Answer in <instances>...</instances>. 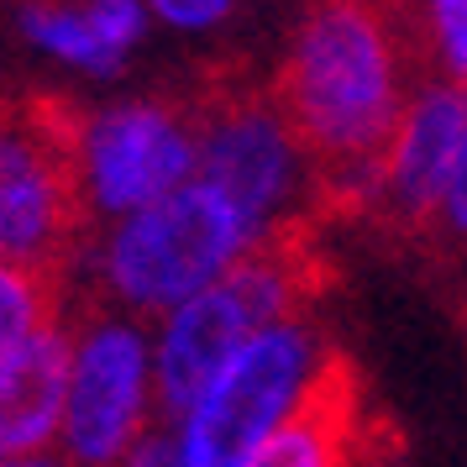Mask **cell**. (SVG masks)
Instances as JSON below:
<instances>
[{
	"label": "cell",
	"mask_w": 467,
	"mask_h": 467,
	"mask_svg": "<svg viewBox=\"0 0 467 467\" xmlns=\"http://www.w3.org/2000/svg\"><path fill=\"white\" fill-rule=\"evenodd\" d=\"M446 242H462L467 247V127H462V148H457V163H451V179H446L441 211H436V226Z\"/></svg>",
	"instance_id": "15"
},
{
	"label": "cell",
	"mask_w": 467,
	"mask_h": 467,
	"mask_svg": "<svg viewBox=\"0 0 467 467\" xmlns=\"http://www.w3.org/2000/svg\"><path fill=\"white\" fill-rule=\"evenodd\" d=\"M16 32L37 58L68 74H85V79H116L127 68V58L106 43L85 0H22Z\"/></svg>",
	"instance_id": "11"
},
{
	"label": "cell",
	"mask_w": 467,
	"mask_h": 467,
	"mask_svg": "<svg viewBox=\"0 0 467 467\" xmlns=\"http://www.w3.org/2000/svg\"><path fill=\"white\" fill-rule=\"evenodd\" d=\"M278 106L320 173L352 184L410 106V37L389 0H310L278 64Z\"/></svg>",
	"instance_id": "1"
},
{
	"label": "cell",
	"mask_w": 467,
	"mask_h": 467,
	"mask_svg": "<svg viewBox=\"0 0 467 467\" xmlns=\"http://www.w3.org/2000/svg\"><path fill=\"white\" fill-rule=\"evenodd\" d=\"M299 299H305V268L289 253V242L274 236V242L253 247L226 278H215L200 295L163 310L152 320V362H158L163 420H173L221 373V362L232 358L257 326L295 316Z\"/></svg>",
	"instance_id": "4"
},
{
	"label": "cell",
	"mask_w": 467,
	"mask_h": 467,
	"mask_svg": "<svg viewBox=\"0 0 467 467\" xmlns=\"http://www.w3.org/2000/svg\"><path fill=\"white\" fill-rule=\"evenodd\" d=\"M163 420L158 362H152V320L95 305L74 320L68 347V400L58 457L74 467L131 462L137 441Z\"/></svg>",
	"instance_id": "5"
},
{
	"label": "cell",
	"mask_w": 467,
	"mask_h": 467,
	"mask_svg": "<svg viewBox=\"0 0 467 467\" xmlns=\"http://www.w3.org/2000/svg\"><path fill=\"white\" fill-rule=\"evenodd\" d=\"M410 32L425 74L467 85V0H410Z\"/></svg>",
	"instance_id": "13"
},
{
	"label": "cell",
	"mask_w": 467,
	"mask_h": 467,
	"mask_svg": "<svg viewBox=\"0 0 467 467\" xmlns=\"http://www.w3.org/2000/svg\"><path fill=\"white\" fill-rule=\"evenodd\" d=\"M152 16L179 37H205L236 16V0H152Z\"/></svg>",
	"instance_id": "14"
},
{
	"label": "cell",
	"mask_w": 467,
	"mask_h": 467,
	"mask_svg": "<svg viewBox=\"0 0 467 467\" xmlns=\"http://www.w3.org/2000/svg\"><path fill=\"white\" fill-rule=\"evenodd\" d=\"M347 410H352V394L337 379L310 410H299L284 431L268 436V446L257 451L253 467H331V462H341L347 457V431H341Z\"/></svg>",
	"instance_id": "12"
},
{
	"label": "cell",
	"mask_w": 467,
	"mask_h": 467,
	"mask_svg": "<svg viewBox=\"0 0 467 467\" xmlns=\"http://www.w3.org/2000/svg\"><path fill=\"white\" fill-rule=\"evenodd\" d=\"M85 200L68 158V121L22 110L0 137V253L53 274L85 232Z\"/></svg>",
	"instance_id": "8"
},
{
	"label": "cell",
	"mask_w": 467,
	"mask_h": 467,
	"mask_svg": "<svg viewBox=\"0 0 467 467\" xmlns=\"http://www.w3.org/2000/svg\"><path fill=\"white\" fill-rule=\"evenodd\" d=\"M316 169V152L278 95H226L200 110V179L226 194L263 242L284 236L299 215Z\"/></svg>",
	"instance_id": "7"
},
{
	"label": "cell",
	"mask_w": 467,
	"mask_h": 467,
	"mask_svg": "<svg viewBox=\"0 0 467 467\" xmlns=\"http://www.w3.org/2000/svg\"><path fill=\"white\" fill-rule=\"evenodd\" d=\"M341 379L310 316H278L221 362L200 394L169 420L179 467H253L274 431L295 420Z\"/></svg>",
	"instance_id": "3"
},
{
	"label": "cell",
	"mask_w": 467,
	"mask_h": 467,
	"mask_svg": "<svg viewBox=\"0 0 467 467\" xmlns=\"http://www.w3.org/2000/svg\"><path fill=\"white\" fill-rule=\"evenodd\" d=\"M253 247H263V236L247 226V215L205 179H190L184 190L106 221L89 236L85 268L100 305L158 320L179 299L226 278Z\"/></svg>",
	"instance_id": "2"
},
{
	"label": "cell",
	"mask_w": 467,
	"mask_h": 467,
	"mask_svg": "<svg viewBox=\"0 0 467 467\" xmlns=\"http://www.w3.org/2000/svg\"><path fill=\"white\" fill-rule=\"evenodd\" d=\"M467 127V85L457 79H436L425 74V85H415L404 116L394 121L389 142L379 148V158L347 184L358 205L379 211L394 226H436L441 211L446 179L462 148Z\"/></svg>",
	"instance_id": "9"
},
{
	"label": "cell",
	"mask_w": 467,
	"mask_h": 467,
	"mask_svg": "<svg viewBox=\"0 0 467 467\" xmlns=\"http://www.w3.org/2000/svg\"><path fill=\"white\" fill-rule=\"evenodd\" d=\"M68 347L64 310L0 331V462H43L64 446Z\"/></svg>",
	"instance_id": "10"
},
{
	"label": "cell",
	"mask_w": 467,
	"mask_h": 467,
	"mask_svg": "<svg viewBox=\"0 0 467 467\" xmlns=\"http://www.w3.org/2000/svg\"><path fill=\"white\" fill-rule=\"evenodd\" d=\"M89 226H106L200 179V116L169 100H110L68 121Z\"/></svg>",
	"instance_id": "6"
}]
</instances>
